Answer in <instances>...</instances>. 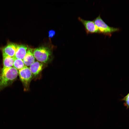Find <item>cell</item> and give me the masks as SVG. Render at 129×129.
Returning <instances> with one entry per match:
<instances>
[{
    "instance_id": "8fae6325",
    "label": "cell",
    "mask_w": 129,
    "mask_h": 129,
    "mask_svg": "<svg viewBox=\"0 0 129 129\" xmlns=\"http://www.w3.org/2000/svg\"><path fill=\"white\" fill-rule=\"evenodd\" d=\"M26 66L22 60L15 58L13 67L19 70Z\"/></svg>"
},
{
    "instance_id": "8992f818",
    "label": "cell",
    "mask_w": 129,
    "mask_h": 129,
    "mask_svg": "<svg viewBox=\"0 0 129 129\" xmlns=\"http://www.w3.org/2000/svg\"><path fill=\"white\" fill-rule=\"evenodd\" d=\"M17 44L11 42H9L6 45L2 48V55L14 57Z\"/></svg>"
},
{
    "instance_id": "6da1fadb",
    "label": "cell",
    "mask_w": 129,
    "mask_h": 129,
    "mask_svg": "<svg viewBox=\"0 0 129 129\" xmlns=\"http://www.w3.org/2000/svg\"><path fill=\"white\" fill-rule=\"evenodd\" d=\"M18 73L17 70L13 67L2 70L0 75V91L11 84L17 78Z\"/></svg>"
},
{
    "instance_id": "4fadbf2b",
    "label": "cell",
    "mask_w": 129,
    "mask_h": 129,
    "mask_svg": "<svg viewBox=\"0 0 129 129\" xmlns=\"http://www.w3.org/2000/svg\"><path fill=\"white\" fill-rule=\"evenodd\" d=\"M55 33V31L53 30H49L48 32V37L50 38H51L54 37Z\"/></svg>"
},
{
    "instance_id": "7a4b0ae2",
    "label": "cell",
    "mask_w": 129,
    "mask_h": 129,
    "mask_svg": "<svg viewBox=\"0 0 129 129\" xmlns=\"http://www.w3.org/2000/svg\"><path fill=\"white\" fill-rule=\"evenodd\" d=\"M98 28L100 33L104 35L111 37L112 34L116 32L120 31L121 29L110 27L106 24L101 17L100 15L93 21Z\"/></svg>"
},
{
    "instance_id": "ba28073f",
    "label": "cell",
    "mask_w": 129,
    "mask_h": 129,
    "mask_svg": "<svg viewBox=\"0 0 129 129\" xmlns=\"http://www.w3.org/2000/svg\"><path fill=\"white\" fill-rule=\"evenodd\" d=\"M43 67V63L36 61L30 66L29 68L33 76L36 77L41 72Z\"/></svg>"
},
{
    "instance_id": "7c38bea8",
    "label": "cell",
    "mask_w": 129,
    "mask_h": 129,
    "mask_svg": "<svg viewBox=\"0 0 129 129\" xmlns=\"http://www.w3.org/2000/svg\"><path fill=\"white\" fill-rule=\"evenodd\" d=\"M123 100L125 101L127 107L129 108V93L124 98Z\"/></svg>"
},
{
    "instance_id": "5b68a950",
    "label": "cell",
    "mask_w": 129,
    "mask_h": 129,
    "mask_svg": "<svg viewBox=\"0 0 129 129\" xmlns=\"http://www.w3.org/2000/svg\"><path fill=\"white\" fill-rule=\"evenodd\" d=\"M78 19L84 26L87 34H100L98 28L93 21L85 20L79 17H78Z\"/></svg>"
},
{
    "instance_id": "3957f363",
    "label": "cell",
    "mask_w": 129,
    "mask_h": 129,
    "mask_svg": "<svg viewBox=\"0 0 129 129\" xmlns=\"http://www.w3.org/2000/svg\"><path fill=\"white\" fill-rule=\"evenodd\" d=\"M33 54L35 59L43 63H47L52 60V52L48 47L41 46L34 49Z\"/></svg>"
},
{
    "instance_id": "30bf717a",
    "label": "cell",
    "mask_w": 129,
    "mask_h": 129,
    "mask_svg": "<svg viewBox=\"0 0 129 129\" xmlns=\"http://www.w3.org/2000/svg\"><path fill=\"white\" fill-rule=\"evenodd\" d=\"M3 67L2 70H3L13 67L15 60L14 57L2 55Z\"/></svg>"
},
{
    "instance_id": "9c48e42d",
    "label": "cell",
    "mask_w": 129,
    "mask_h": 129,
    "mask_svg": "<svg viewBox=\"0 0 129 129\" xmlns=\"http://www.w3.org/2000/svg\"><path fill=\"white\" fill-rule=\"evenodd\" d=\"M34 49L28 48L26 54L23 59L26 66H30L35 62V58L33 54Z\"/></svg>"
},
{
    "instance_id": "277c9868",
    "label": "cell",
    "mask_w": 129,
    "mask_h": 129,
    "mask_svg": "<svg viewBox=\"0 0 129 129\" xmlns=\"http://www.w3.org/2000/svg\"><path fill=\"white\" fill-rule=\"evenodd\" d=\"M18 74L25 90H28L30 82L33 76L29 68L26 66L19 70Z\"/></svg>"
},
{
    "instance_id": "52a82bcc",
    "label": "cell",
    "mask_w": 129,
    "mask_h": 129,
    "mask_svg": "<svg viewBox=\"0 0 129 129\" xmlns=\"http://www.w3.org/2000/svg\"><path fill=\"white\" fill-rule=\"evenodd\" d=\"M28 48L26 45L17 44L14 58L23 60L26 54Z\"/></svg>"
}]
</instances>
